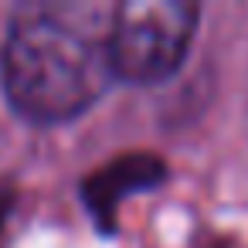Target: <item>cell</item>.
Returning a JSON list of instances; mask_svg holds the SVG:
<instances>
[{
    "instance_id": "cell-1",
    "label": "cell",
    "mask_w": 248,
    "mask_h": 248,
    "mask_svg": "<svg viewBox=\"0 0 248 248\" xmlns=\"http://www.w3.org/2000/svg\"><path fill=\"white\" fill-rule=\"evenodd\" d=\"M0 78L17 116L51 126L95 106L116 75L106 41L51 11H41L21 17L7 31Z\"/></svg>"
},
{
    "instance_id": "cell-2",
    "label": "cell",
    "mask_w": 248,
    "mask_h": 248,
    "mask_svg": "<svg viewBox=\"0 0 248 248\" xmlns=\"http://www.w3.org/2000/svg\"><path fill=\"white\" fill-rule=\"evenodd\" d=\"M197 4L187 0H126L116 7L106 48L112 75L133 85L170 78L194 41Z\"/></svg>"
},
{
    "instance_id": "cell-3",
    "label": "cell",
    "mask_w": 248,
    "mask_h": 248,
    "mask_svg": "<svg viewBox=\"0 0 248 248\" xmlns=\"http://www.w3.org/2000/svg\"><path fill=\"white\" fill-rule=\"evenodd\" d=\"M163 177H167V167H163L160 156L129 153V156H119V160L99 167L95 173H89L85 184H82V197H85V207L99 217V224L112 228L123 197H129L136 190H146V187H156Z\"/></svg>"
}]
</instances>
